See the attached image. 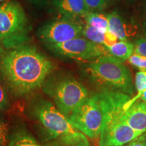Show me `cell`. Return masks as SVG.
Returning a JSON list of instances; mask_svg holds the SVG:
<instances>
[{
  "mask_svg": "<svg viewBox=\"0 0 146 146\" xmlns=\"http://www.w3.org/2000/svg\"><path fill=\"white\" fill-rule=\"evenodd\" d=\"M33 1H41V0H33Z\"/></svg>",
  "mask_w": 146,
  "mask_h": 146,
  "instance_id": "27",
  "label": "cell"
},
{
  "mask_svg": "<svg viewBox=\"0 0 146 146\" xmlns=\"http://www.w3.org/2000/svg\"><path fill=\"white\" fill-rule=\"evenodd\" d=\"M8 96L5 89L0 85V110H3L8 106Z\"/></svg>",
  "mask_w": 146,
  "mask_h": 146,
  "instance_id": "23",
  "label": "cell"
},
{
  "mask_svg": "<svg viewBox=\"0 0 146 146\" xmlns=\"http://www.w3.org/2000/svg\"><path fill=\"white\" fill-rule=\"evenodd\" d=\"M8 143V125L0 118V146H6Z\"/></svg>",
  "mask_w": 146,
  "mask_h": 146,
  "instance_id": "20",
  "label": "cell"
},
{
  "mask_svg": "<svg viewBox=\"0 0 146 146\" xmlns=\"http://www.w3.org/2000/svg\"><path fill=\"white\" fill-rule=\"evenodd\" d=\"M106 16L108 20V31L114 34L119 41H127L137 33V27L124 21L117 12H112Z\"/></svg>",
  "mask_w": 146,
  "mask_h": 146,
  "instance_id": "11",
  "label": "cell"
},
{
  "mask_svg": "<svg viewBox=\"0 0 146 146\" xmlns=\"http://www.w3.org/2000/svg\"><path fill=\"white\" fill-rule=\"evenodd\" d=\"M83 18L85 23L89 26L102 33L108 31V20L107 16L98 12H89Z\"/></svg>",
  "mask_w": 146,
  "mask_h": 146,
  "instance_id": "14",
  "label": "cell"
},
{
  "mask_svg": "<svg viewBox=\"0 0 146 146\" xmlns=\"http://www.w3.org/2000/svg\"><path fill=\"white\" fill-rule=\"evenodd\" d=\"M55 5L65 18L72 20L84 17L89 12L85 0H57Z\"/></svg>",
  "mask_w": 146,
  "mask_h": 146,
  "instance_id": "12",
  "label": "cell"
},
{
  "mask_svg": "<svg viewBox=\"0 0 146 146\" xmlns=\"http://www.w3.org/2000/svg\"><path fill=\"white\" fill-rule=\"evenodd\" d=\"M35 115L50 136L51 146H90L87 137L75 130L52 104L41 102L35 108Z\"/></svg>",
  "mask_w": 146,
  "mask_h": 146,
  "instance_id": "4",
  "label": "cell"
},
{
  "mask_svg": "<svg viewBox=\"0 0 146 146\" xmlns=\"http://www.w3.org/2000/svg\"><path fill=\"white\" fill-rule=\"evenodd\" d=\"M46 46L58 56L74 59L95 60L102 56H109L106 47L95 43L83 36L60 44L46 45Z\"/></svg>",
  "mask_w": 146,
  "mask_h": 146,
  "instance_id": "8",
  "label": "cell"
},
{
  "mask_svg": "<svg viewBox=\"0 0 146 146\" xmlns=\"http://www.w3.org/2000/svg\"><path fill=\"white\" fill-rule=\"evenodd\" d=\"M125 146H146V132L126 144Z\"/></svg>",
  "mask_w": 146,
  "mask_h": 146,
  "instance_id": "22",
  "label": "cell"
},
{
  "mask_svg": "<svg viewBox=\"0 0 146 146\" xmlns=\"http://www.w3.org/2000/svg\"><path fill=\"white\" fill-rule=\"evenodd\" d=\"M52 60L33 45L25 42L0 47V78L16 96H23L43 86L54 70Z\"/></svg>",
  "mask_w": 146,
  "mask_h": 146,
  "instance_id": "1",
  "label": "cell"
},
{
  "mask_svg": "<svg viewBox=\"0 0 146 146\" xmlns=\"http://www.w3.org/2000/svg\"><path fill=\"white\" fill-rule=\"evenodd\" d=\"M110 0H85L89 12H97L107 7Z\"/></svg>",
  "mask_w": 146,
  "mask_h": 146,
  "instance_id": "18",
  "label": "cell"
},
{
  "mask_svg": "<svg viewBox=\"0 0 146 146\" xmlns=\"http://www.w3.org/2000/svg\"><path fill=\"white\" fill-rule=\"evenodd\" d=\"M8 146H43L38 143L33 137L26 133H18L9 143Z\"/></svg>",
  "mask_w": 146,
  "mask_h": 146,
  "instance_id": "17",
  "label": "cell"
},
{
  "mask_svg": "<svg viewBox=\"0 0 146 146\" xmlns=\"http://www.w3.org/2000/svg\"><path fill=\"white\" fill-rule=\"evenodd\" d=\"M83 25L64 18L49 23L39 29L37 36L46 45L60 44L83 36Z\"/></svg>",
  "mask_w": 146,
  "mask_h": 146,
  "instance_id": "9",
  "label": "cell"
},
{
  "mask_svg": "<svg viewBox=\"0 0 146 146\" xmlns=\"http://www.w3.org/2000/svg\"><path fill=\"white\" fill-rule=\"evenodd\" d=\"M72 127L87 137L96 139L101 133L104 112L97 94L89 96L67 116Z\"/></svg>",
  "mask_w": 146,
  "mask_h": 146,
  "instance_id": "7",
  "label": "cell"
},
{
  "mask_svg": "<svg viewBox=\"0 0 146 146\" xmlns=\"http://www.w3.org/2000/svg\"><path fill=\"white\" fill-rule=\"evenodd\" d=\"M10 1V0H0V3L5 2V1Z\"/></svg>",
  "mask_w": 146,
  "mask_h": 146,
  "instance_id": "26",
  "label": "cell"
},
{
  "mask_svg": "<svg viewBox=\"0 0 146 146\" xmlns=\"http://www.w3.org/2000/svg\"><path fill=\"white\" fill-rule=\"evenodd\" d=\"M29 21L21 3L14 0L0 3V42L9 47L25 42Z\"/></svg>",
  "mask_w": 146,
  "mask_h": 146,
  "instance_id": "6",
  "label": "cell"
},
{
  "mask_svg": "<svg viewBox=\"0 0 146 146\" xmlns=\"http://www.w3.org/2000/svg\"><path fill=\"white\" fill-rule=\"evenodd\" d=\"M143 27H144V33H145V35H146V19H145V22H144Z\"/></svg>",
  "mask_w": 146,
  "mask_h": 146,
  "instance_id": "25",
  "label": "cell"
},
{
  "mask_svg": "<svg viewBox=\"0 0 146 146\" xmlns=\"http://www.w3.org/2000/svg\"><path fill=\"white\" fill-rule=\"evenodd\" d=\"M135 89L137 91V94L133 98L129 99L125 103L126 106H129L132 104L133 103L137 101L139 97L141 95L144 91L146 90V70L141 71L138 72L136 74L135 76Z\"/></svg>",
  "mask_w": 146,
  "mask_h": 146,
  "instance_id": "16",
  "label": "cell"
},
{
  "mask_svg": "<svg viewBox=\"0 0 146 146\" xmlns=\"http://www.w3.org/2000/svg\"><path fill=\"white\" fill-rule=\"evenodd\" d=\"M107 48L109 56L122 62L129 59L134 52V44L127 41H118Z\"/></svg>",
  "mask_w": 146,
  "mask_h": 146,
  "instance_id": "13",
  "label": "cell"
},
{
  "mask_svg": "<svg viewBox=\"0 0 146 146\" xmlns=\"http://www.w3.org/2000/svg\"><path fill=\"white\" fill-rule=\"evenodd\" d=\"M104 112L100 146H123L143 133L133 130L124 118V105L130 95L109 91L97 93Z\"/></svg>",
  "mask_w": 146,
  "mask_h": 146,
  "instance_id": "2",
  "label": "cell"
},
{
  "mask_svg": "<svg viewBox=\"0 0 146 146\" xmlns=\"http://www.w3.org/2000/svg\"><path fill=\"white\" fill-rule=\"evenodd\" d=\"M138 100H139L140 101L145 102L146 103V90L144 91L140 95L139 97Z\"/></svg>",
  "mask_w": 146,
  "mask_h": 146,
  "instance_id": "24",
  "label": "cell"
},
{
  "mask_svg": "<svg viewBox=\"0 0 146 146\" xmlns=\"http://www.w3.org/2000/svg\"><path fill=\"white\" fill-rule=\"evenodd\" d=\"M131 64L139 69L141 71L146 70V57L137 54H133L128 59Z\"/></svg>",
  "mask_w": 146,
  "mask_h": 146,
  "instance_id": "19",
  "label": "cell"
},
{
  "mask_svg": "<svg viewBox=\"0 0 146 146\" xmlns=\"http://www.w3.org/2000/svg\"><path fill=\"white\" fill-rule=\"evenodd\" d=\"M42 87L66 117L89 96L86 87L70 76L51 78L46 80Z\"/></svg>",
  "mask_w": 146,
  "mask_h": 146,
  "instance_id": "5",
  "label": "cell"
},
{
  "mask_svg": "<svg viewBox=\"0 0 146 146\" xmlns=\"http://www.w3.org/2000/svg\"><path fill=\"white\" fill-rule=\"evenodd\" d=\"M124 118H125V120L127 123V125L132 128L133 130L141 133H145V102L136 101L129 106H126L125 104V105H124Z\"/></svg>",
  "mask_w": 146,
  "mask_h": 146,
  "instance_id": "10",
  "label": "cell"
},
{
  "mask_svg": "<svg viewBox=\"0 0 146 146\" xmlns=\"http://www.w3.org/2000/svg\"><path fill=\"white\" fill-rule=\"evenodd\" d=\"M89 80L100 91L134 94L132 76L123 62L111 56H102L85 66Z\"/></svg>",
  "mask_w": 146,
  "mask_h": 146,
  "instance_id": "3",
  "label": "cell"
},
{
  "mask_svg": "<svg viewBox=\"0 0 146 146\" xmlns=\"http://www.w3.org/2000/svg\"><path fill=\"white\" fill-rule=\"evenodd\" d=\"M135 54L146 57V37H141L136 40L134 44Z\"/></svg>",
  "mask_w": 146,
  "mask_h": 146,
  "instance_id": "21",
  "label": "cell"
},
{
  "mask_svg": "<svg viewBox=\"0 0 146 146\" xmlns=\"http://www.w3.org/2000/svg\"><path fill=\"white\" fill-rule=\"evenodd\" d=\"M108 32V31L102 33L98 29L85 24V25H83V36L97 44L103 45L106 46L107 43Z\"/></svg>",
  "mask_w": 146,
  "mask_h": 146,
  "instance_id": "15",
  "label": "cell"
}]
</instances>
